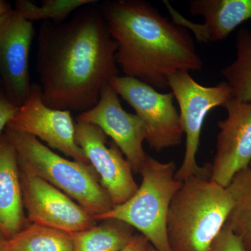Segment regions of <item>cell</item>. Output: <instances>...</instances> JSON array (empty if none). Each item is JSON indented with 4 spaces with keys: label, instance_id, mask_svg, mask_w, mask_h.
Here are the masks:
<instances>
[{
    "label": "cell",
    "instance_id": "obj_9",
    "mask_svg": "<svg viewBox=\"0 0 251 251\" xmlns=\"http://www.w3.org/2000/svg\"><path fill=\"white\" fill-rule=\"evenodd\" d=\"M20 171L23 204L29 223L70 234L97 225L93 216L58 188L21 168Z\"/></svg>",
    "mask_w": 251,
    "mask_h": 251
},
{
    "label": "cell",
    "instance_id": "obj_8",
    "mask_svg": "<svg viewBox=\"0 0 251 251\" xmlns=\"http://www.w3.org/2000/svg\"><path fill=\"white\" fill-rule=\"evenodd\" d=\"M34 34L33 23L0 0V80L5 95L18 108L30 92L29 60Z\"/></svg>",
    "mask_w": 251,
    "mask_h": 251
},
{
    "label": "cell",
    "instance_id": "obj_17",
    "mask_svg": "<svg viewBox=\"0 0 251 251\" xmlns=\"http://www.w3.org/2000/svg\"><path fill=\"white\" fill-rule=\"evenodd\" d=\"M232 207L226 224L240 238L246 251H251V162L238 172L226 187Z\"/></svg>",
    "mask_w": 251,
    "mask_h": 251
},
{
    "label": "cell",
    "instance_id": "obj_3",
    "mask_svg": "<svg viewBox=\"0 0 251 251\" xmlns=\"http://www.w3.org/2000/svg\"><path fill=\"white\" fill-rule=\"evenodd\" d=\"M232 207L227 188L206 176L184 180L173 198L167 219L171 251H209Z\"/></svg>",
    "mask_w": 251,
    "mask_h": 251
},
{
    "label": "cell",
    "instance_id": "obj_11",
    "mask_svg": "<svg viewBox=\"0 0 251 251\" xmlns=\"http://www.w3.org/2000/svg\"><path fill=\"white\" fill-rule=\"evenodd\" d=\"M75 140L114 206L125 202L136 193L138 186L131 166L113 142L108 144L103 130L97 126L77 122Z\"/></svg>",
    "mask_w": 251,
    "mask_h": 251
},
{
    "label": "cell",
    "instance_id": "obj_21",
    "mask_svg": "<svg viewBox=\"0 0 251 251\" xmlns=\"http://www.w3.org/2000/svg\"><path fill=\"white\" fill-rule=\"evenodd\" d=\"M209 251H246L242 241L227 225L220 231Z\"/></svg>",
    "mask_w": 251,
    "mask_h": 251
},
{
    "label": "cell",
    "instance_id": "obj_15",
    "mask_svg": "<svg viewBox=\"0 0 251 251\" xmlns=\"http://www.w3.org/2000/svg\"><path fill=\"white\" fill-rule=\"evenodd\" d=\"M31 224L25 213L17 153L0 134V232L10 239Z\"/></svg>",
    "mask_w": 251,
    "mask_h": 251
},
{
    "label": "cell",
    "instance_id": "obj_4",
    "mask_svg": "<svg viewBox=\"0 0 251 251\" xmlns=\"http://www.w3.org/2000/svg\"><path fill=\"white\" fill-rule=\"evenodd\" d=\"M4 133L14 145L21 170L58 188L94 219L114 207L90 164L63 158L32 135L7 127Z\"/></svg>",
    "mask_w": 251,
    "mask_h": 251
},
{
    "label": "cell",
    "instance_id": "obj_19",
    "mask_svg": "<svg viewBox=\"0 0 251 251\" xmlns=\"http://www.w3.org/2000/svg\"><path fill=\"white\" fill-rule=\"evenodd\" d=\"M6 251H74L72 234L29 224L8 239Z\"/></svg>",
    "mask_w": 251,
    "mask_h": 251
},
{
    "label": "cell",
    "instance_id": "obj_16",
    "mask_svg": "<svg viewBox=\"0 0 251 251\" xmlns=\"http://www.w3.org/2000/svg\"><path fill=\"white\" fill-rule=\"evenodd\" d=\"M100 221V224L72 234L74 251H120L135 234V229L122 221Z\"/></svg>",
    "mask_w": 251,
    "mask_h": 251
},
{
    "label": "cell",
    "instance_id": "obj_2",
    "mask_svg": "<svg viewBox=\"0 0 251 251\" xmlns=\"http://www.w3.org/2000/svg\"><path fill=\"white\" fill-rule=\"evenodd\" d=\"M125 76L165 90L176 73L200 72L203 62L187 29L170 22L148 1H105L100 8Z\"/></svg>",
    "mask_w": 251,
    "mask_h": 251
},
{
    "label": "cell",
    "instance_id": "obj_26",
    "mask_svg": "<svg viewBox=\"0 0 251 251\" xmlns=\"http://www.w3.org/2000/svg\"><path fill=\"white\" fill-rule=\"evenodd\" d=\"M0 88L2 89V87H1V80H0Z\"/></svg>",
    "mask_w": 251,
    "mask_h": 251
},
{
    "label": "cell",
    "instance_id": "obj_12",
    "mask_svg": "<svg viewBox=\"0 0 251 251\" xmlns=\"http://www.w3.org/2000/svg\"><path fill=\"white\" fill-rule=\"evenodd\" d=\"M77 122L98 126L118 147L135 173H139L148 155L143 144L146 139L145 127L135 114L126 111L118 94L110 84L104 86L98 103L81 112Z\"/></svg>",
    "mask_w": 251,
    "mask_h": 251
},
{
    "label": "cell",
    "instance_id": "obj_6",
    "mask_svg": "<svg viewBox=\"0 0 251 251\" xmlns=\"http://www.w3.org/2000/svg\"><path fill=\"white\" fill-rule=\"evenodd\" d=\"M168 86L179 104L181 126L186 135L184 159L175 173V179L183 182L192 176L209 178L210 164L201 168L196 159L203 123L211 110L224 107L232 99V92L226 82L210 87L201 85L188 72L172 75Z\"/></svg>",
    "mask_w": 251,
    "mask_h": 251
},
{
    "label": "cell",
    "instance_id": "obj_24",
    "mask_svg": "<svg viewBox=\"0 0 251 251\" xmlns=\"http://www.w3.org/2000/svg\"><path fill=\"white\" fill-rule=\"evenodd\" d=\"M8 239L0 232V251H6Z\"/></svg>",
    "mask_w": 251,
    "mask_h": 251
},
{
    "label": "cell",
    "instance_id": "obj_18",
    "mask_svg": "<svg viewBox=\"0 0 251 251\" xmlns=\"http://www.w3.org/2000/svg\"><path fill=\"white\" fill-rule=\"evenodd\" d=\"M235 60L221 71L232 92V99L251 103V32L242 28L238 31Z\"/></svg>",
    "mask_w": 251,
    "mask_h": 251
},
{
    "label": "cell",
    "instance_id": "obj_23",
    "mask_svg": "<svg viewBox=\"0 0 251 251\" xmlns=\"http://www.w3.org/2000/svg\"><path fill=\"white\" fill-rule=\"evenodd\" d=\"M150 242L143 234H135L120 251H149Z\"/></svg>",
    "mask_w": 251,
    "mask_h": 251
},
{
    "label": "cell",
    "instance_id": "obj_5",
    "mask_svg": "<svg viewBox=\"0 0 251 251\" xmlns=\"http://www.w3.org/2000/svg\"><path fill=\"white\" fill-rule=\"evenodd\" d=\"M175 162L162 163L148 156L140 174L142 183L130 199L96 218L117 220L139 231L157 251H171L167 219L172 201L182 182L175 179Z\"/></svg>",
    "mask_w": 251,
    "mask_h": 251
},
{
    "label": "cell",
    "instance_id": "obj_25",
    "mask_svg": "<svg viewBox=\"0 0 251 251\" xmlns=\"http://www.w3.org/2000/svg\"><path fill=\"white\" fill-rule=\"evenodd\" d=\"M149 251H157L156 249H154L152 247V246L151 245V244H150V245H149Z\"/></svg>",
    "mask_w": 251,
    "mask_h": 251
},
{
    "label": "cell",
    "instance_id": "obj_10",
    "mask_svg": "<svg viewBox=\"0 0 251 251\" xmlns=\"http://www.w3.org/2000/svg\"><path fill=\"white\" fill-rule=\"evenodd\" d=\"M75 125L71 111L47 106L40 86L31 84L27 98L7 128L39 138L74 161L90 164L75 140Z\"/></svg>",
    "mask_w": 251,
    "mask_h": 251
},
{
    "label": "cell",
    "instance_id": "obj_14",
    "mask_svg": "<svg viewBox=\"0 0 251 251\" xmlns=\"http://www.w3.org/2000/svg\"><path fill=\"white\" fill-rule=\"evenodd\" d=\"M173 23L192 32L199 43L226 39L243 23L251 20V0H194L190 3L193 16H202L204 22L193 23L178 12L169 1H163Z\"/></svg>",
    "mask_w": 251,
    "mask_h": 251
},
{
    "label": "cell",
    "instance_id": "obj_1",
    "mask_svg": "<svg viewBox=\"0 0 251 251\" xmlns=\"http://www.w3.org/2000/svg\"><path fill=\"white\" fill-rule=\"evenodd\" d=\"M94 4L67 21L41 23L37 72L43 101L50 108L87 111L98 103L104 86L119 75L116 42Z\"/></svg>",
    "mask_w": 251,
    "mask_h": 251
},
{
    "label": "cell",
    "instance_id": "obj_13",
    "mask_svg": "<svg viewBox=\"0 0 251 251\" xmlns=\"http://www.w3.org/2000/svg\"><path fill=\"white\" fill-rule=\"evenodd\" d=\"M224 107L227 117L218 123L209 179L227 187L234 175L251 162V103L231 99Z\"/></svg>",
    "mask_w": 251,
    "mask_h": 251
},
{
    "label": "cell",
    "instance_id": "obj_7",
    "mask_svg": "<svg viewBox=\"0 0 251 251\" xmlns=\"http://www.w3.org/2000/svg\"><path fill=\"white\" fill-rule=\"evenodd\" d=\"M142 122L149 146L157 152L181 145L183 131L172 92L161 93L133 77H115L110 82Z\"/></svg>",
    "mask_w": 251,
    "mask_h": 251
},
{
    "label": "cell",
    "instance_id": "obj_20",
    "mask_svg": "<svg viewBox=\"0 0 251 251\" xmlns=\"http://www.w3.org/2000/svg\"><path fill=\"white\" fill-rule=\"evenodd\" d=\"M98 2L95 0H44L40 5L28 0H18L15 9L27 21L62 22L76 10Z\"/></svg>",
    "mask_w": 251,
    "mask_h": 251
},
{
    "label": "cell",
    "instance_id": "obj_22",
    "mask_svg": "<svg viewBox=\"0 0 251 251\" xmlns=\"http://www.w3.org/2000/svg\"><path fill=\"white\" fill-rule=\"evenodd\" d=\"M18 107L7 99L2 89L0 88V134L6 129L9 122L17 113Z\"/></svg>",
    "mask_w": 251,
    "mask_h": 251
}]
</instances>
